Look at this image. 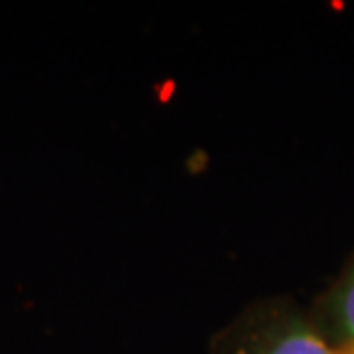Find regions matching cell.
Wrapping results in <instances>:
<instances>
[{
  "label": "cell",
  "mask_w": 354,
  "mask_h": 354,
  "mask_svg": "<svg viewBox=\"0 0 354 354\" xmlns=\"http://www.w3.org/2000/svg\"><path fill=\"white\" fill-rule=\"evenodd\" d=\"M207 354H343L317 329L308 306L290 297H265L216 331Z\"/></svg>",
  "instance_id": "cell-1"
},
{
  "label": "cell",
  "mask_w": 354,
  "mask_h": 354,
  "mask_svg": "<svg viewBox=\"0 0 354 354\" xmlns=\"http://www.w3.org/2000/svg\"><path fill=\"white\" fill-rule=\"evenodd\" d=\"M308 310L336 350L354 354V253Z\"/></svg>",
  "instance_id": "cell-2"
}]
</instances>
